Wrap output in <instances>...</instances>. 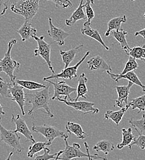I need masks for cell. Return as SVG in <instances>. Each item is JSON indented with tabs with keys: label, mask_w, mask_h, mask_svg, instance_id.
Listing matches in <instances>:
<instances>
[{
	"label": "cell",
	"mask_w": 145,
	"mask_h": 160,
	"mask_svg": "<svg viewBox=\"0 0 145 160\" xmlns=\"http://www.w3.org/2000/svg\"><path fill=\"white\" fill-rule=\"evenodd\" d=\"M49 87V85H47L46 88L39 91L25 94V102L32 105L31 108L28 112V115H32L36 111L43 109L44 112L49 117L53 118L54 117L49 105L50 99Z\"/></svg>",
	"instance_id": "cell-1"
},
{
	"label": "cell",
	"mask_w": 145,
	"mask_h": 160,
	"mask_svg": "<svg viewBox=\"0 0 145 160\" xmlns=\"http://www.w3.org/2000/svg\"><path fill=\"white\" fill-rule=\"evenodd\" d=\"M65 149L63 153L60 157L59 160H71L79 158H93V160H107V158L100 156L98 154L91 155L89 151V145L87 142H84V145L86 150V153H83L80 150V145L79 143H74L72 145H70L67 141V139H64Z\"/></svg>",
	"instance_id": "cell-2"
},
{
	"label": "cell",
	"mask_w": 145,
	"mask_h": 160,
	"mask_svg": "<svg viewBox=\"0 0 145 160\" xmlns=\"http://www.w3.org/2000/svg\"><path fill=\"white\" fill-rule=\"evenodd\" d=\"M39 4L40 0H17L11 6V10L30 22L39 11Z\"/></svg>",
	"instance_id": "cell-3"
},
{
	"label": "cell",
	"mask_w": 145,
	"mask_h": 160,
	"mask_svg": "<svg viewBox=\"0 0 145 160\" xmlns=\"http://www.w3.org/2000/svg\"><path fill=\"white\" fill-rule=\"evenodd\" d=\"M16 43V39H12L9 42L4 57L0 60V73L3 72L6 73L10 78L11 82H14L16 81V76L14 75V72L16 69H19L21 66L19 62L13 60L11 57L12 49Z\"/></svg>",
	"instance_id": "cell-4"
},
{
	"label": "cell",
	"mask_w": 145,
	"mask_h": 160,
	"mask_svg": "<svg viewBox=\"0 0 145 160\" xmlns=\"http://www.w3.org/2000/svg\"><path fill=\"white\" fill-rule=\"evenodd\" d=\"M0 137L1 141L4 142L13 148L14 151L21 153L23 150V147L21 142V137L14 131L8 130L3 127L0 117Z\"/></svg>",
	"instance_id": "cell-5"
},
{
	"label": "cell",
	"mask_w": 145,
	"mask_h": 160,
	"mask_svg": "<svg viewBox=\"0 0 145 160\" xmlns=\"http://www.w3.org/2000/svg\"><path fill=\"white\" fill-rule=\"evenodd\" d=\"M32 130L34 132L39 133L43 135L47 140L48 145H51L54 140L56 138L68 139L69 135L65 134L64 132L58 129L54 126L43 124L41 126H36L33 124Z\"/></svg>",
	"instance_id": "cell-6"
},
{
	"label": "cell",
	"mask_w": 145,
	"mask_h": 160,
	"mask_svg": "<svg viewBox=\"0 0 145 160\" xmlns=\"http://www.w3.org/2000/svg\"><path fill=\"white\" fill-rule=\"evenodd\" d=\"M44 37L41 36L40 37H35L34 39L37 42V48L34 51L35 56H40L42 58L46 63H47L49 69L52 72V74H55L54 70L51 64V61L50 59L51 57V44L46 42L44 40Z\"/></svg>",
	"instance_id": "cell-7"
},
{
	"label": "cell",
	"mask_w": 145,
	"mask_h": 160,
	"mask_svg": "<svg viewBox=\"0 0 145 160\" xmlns=\"http://www.w3.org/2000/svg\"><path fill=\"white\" fill-rule=\"evenodd\" d=\"M90 52L87 51L83 58L81 59L78 63H77L75 65L72 67H68L66 68H64L60 73L58 74H52L49 77H46L43 78V80L44 81H47L48 80H52V79H58V78H62V79H66V80H72L74 78L77 77V70L79 67L80 66V65L83 63L85 60L86 59V58L90 55Z\"/></svg>",
	"instance_id": "cell-8"
},
{
	"label": "cell",
	"mask_w": 145,
	"mask_h": 160,
	"mask_svg": "<svg viewBox=\"0 0 145 160\" xmlns=\"http://www.w3.org/2000/svg\"><path fill=\"white\" fill-rule=\"evenodd\" d=\"M49 83L51 84L54 87V95L52 97V100H54L58 99H60L61 97L64 96V99H67L69 98L70 101H73V99L70 98V94L72 92H74L77 91V89L75 88H72L68 85L64 81H51V80L47 81Z\"/></svg>",
	"instance_id": "cell-9"
},
{
	"label": "cell",
	"mask_w": 145,
	"mask_h": 160,
	"mask_svg": "<svg viewBox=\"0 0 145 160\" xmlns=\"http://www.w3.org/2000/svg\"><path fill=\"white\" fill-rule=\"evenodd\" d=\"M57 100L64 103L67 106L74 108L78 112H82L83 115L96 114L100 112L98 108L94 107L95 104L93 102L87 101H70L61 98L58 99Z\"/></svg>",
	"instance_id": "cell-10"
},
{
	"label": "cell",
	"mask_w": 145,
	"mask_h": 160,
	"mask_svg": "<svg viewBox=\"0 0 145 160\" xmlns=\"http://www.w3.org/2000/svg\"><path fill=\"white\" fill-rule=\"evenodd\" d=\"M11 82V81H10ZM10 92L11 95V100L16 102L20 107L22 115L25 116V112L24 110L25 103V96L23 91V88L18 84L16 81L11 82Z\"/></svg>",
	"instance_id": "cell-11"
},
{
	"label": "cell",
	"mask_w": 145,
	"mask_h": 160,
	"mask_svg": "<svg viewBox=\"0 0 145 160\" xmlns=\"http://www.w3.org/2000/svg\"><path fill=\"white\" fill-rule=\"evenodd\" d=\"M12 121L14 122L16 129L14 131L17 133H21L25 138L27 142H30L32 143H35V140L33 136L32 132L29 129L25 121L22 118L20 117V115H18L16 118L13 114L12 115Z\"/></svg>",
	"instance_id": "cell-12"
},
{
	"label": "cell",
	"mask_w": 145,
	"mask_h": 160,
	"mask_svg": "<svg viewBox=\"0 0 145 160\" xmlns=\"http://www.w3.org/2000/svg\"><path fill=\"white\" fill-rule=\"evenodd\" d=\"M49 28L48 30V36L52 38L53 41L56 42L59 46H62L65 44V40L69 36V34L63 30L61 28L55 27L53 23L52 19L48 18Z\"/></svg>",
	"instance_id": "cell-13"
},
{
	"label": "cell",
	"mask_w": 145,
	"mask_h": 160,
	"mask_svg": "<svg viewBox=\"0 0 145 160\" xmlns=\"http://www.w3.org/2000/svg\"><path fill=\"white\" fill-rule=\"evenodd\" d=\"M88 69L91 71H98L101 72H111L112 70L111 67L100 56H96L90 58L87 61Z\"/></svg>",
	"instance_id": "cell-14"
},
{
	"label": "cell",
	"mask_w": 145,
	"mask_h": 160,
	"mask_svg": "<svg viewBox=\"0 0 145 160\" xmlns=\"http://www.w3.org/2000/svg\"><path fill=\"white\" fill-rule=\"evenodd\" d=\"M108 74V75L112 79L114 80L116 82H118L119 81V80H122V79H126L128 80L129 81L132 82L133 84H136L140 87H141L142 88V91L143 92H145V86L142 82V81L138 78V76L137 75V74L134 72V71L133 72H128L124 75H121V74H114L111 73V72H106Z\"/></svg>",
	"instance_id": "cell-15"
},
{
	"label": "cell",
	"mask_w": 145,
	"mask_h": 160,
	"mask_svg": "<svg viewBox=\"0 0 145 160\" xmlns=\"http://www.w3.org/2000/svg\"><path fill=\"white\" fill-rule=\"evenodd\" d=\"M133 85V84L132 82L128 81L127 86H117L116 87V90L118 94V98L116 100V105L117 107L122 108L124 103H125V105H128L130 91Z\"/></svg>",
	"instance_id": "cell-16"
},
{
	"label": "cell",
	"mask_w": 145,
	"mask_h": 160,
	"mask_svg": "<svg viewBox=\"0 0 145 160\" xmlns=\"http://www.w3.org/2000/svg\"><path fill=\"white\" fill-rule=\"evenodd\" d=\"M17 32L21 36V40L23 42L31 38L34 39L37 34V29L32 27L30 21H25L20 28L17 30Z\"/></svg>",
	"instance_id": "cell-17"
},
{
	"label": "cell",
	"mask_w": 145,
	"mask_h": 160,
	"mask_svg": "<svg viewBox=\"0 0 145 160\" xmlns=\"http://www.w3.org/2000/svg\"><path fill=\"white\" fill-rule=\"evenodd\" d=\"M81 33L83 35L90 37L100 42L106 50H109V48L104 42L99 32L97 30L91 27V24H88L85 22L83 24V27L81 29Z\"/></svg>",
	"instance_id": "cell-18"
},
{
	"label": "cell",
	"mask_w": 145,
	"mask_h": 160,
	"mask_svg": "<svg viewBox=\"0 0 145 160\" xmlns=\"http://www.w3.org/2000/svg\"><path fill=\"white\" fill-rule=\"evenodd\" d=\"M83 1L80 0V4L77 8L74 11L70 18L65 20V25L68 27H72L73 26L77 21L81 20H85L86 19V15L84 12L83 8L84 5H83Z\"/></svg>",
	"instance_id": "cell-19"
},
{
	"label": "cell",
	"mask_w": 145,
	"mask_h": 160,
	"mask_svg": "<svg viewBox=\"0 0 145 160\" xmlns=\"http://www.w3.org/2000/svg\"><path fill=\"white\" fill-rule=\"evenodd\" d=\"M65 129L69 134H74L78 139L81 140H83L88 136V134L83 131L82 127L79 124L72 121H68L66 123Z\"/></svg>",
	"instance_id": "cell-20"
},
{
	"label": "cell",
	"mask_w": 145,
	"mask_h": 160,
	"mask_svg": "<svg viewBox=\"0 0 145 160\" xmlns=\"http://www.w3.org/2000/svg\"><path fill=\"white\" fill-rule=\"evenodd\" d=\"M83 46V44H80L78 46L67 51L62 50L60 51V55L61 56L62 62L64 63V68L69 67V65L75 59V56Z\"/></svg>",
	"instance_id": "cell-21"
},
{
	"label": "cell",
	"mask_w": 145,
	"mask_h": 160,
	"mask_svg": "<svg viewBox=\"0 0 145 160\" xmlns=\"http://www.w3.org/2000/svg\"><path fill=\"white\" fill-rule=\"evenodd\" d=\"M130 107L128 105H125V107H123L120 110L118 111L107 110L104 114V118L107 120H111L117 126H119V123L122 120L125 112Z\"/></svg>",
	"instance_id": "cell-22"
},
{
	"label": "cell",
	"mask_w": 145,
	"mask_h": 160,
	"mask_svg": "<svg viewBox=\"0 0 145 160\" xmlns=\"http://www.w3.org/2000/svg\"><path fill=\"white\" fill-rule=\"evenodd\" d=\"M78 85L77 88V96L76 99L74 101H78L79 99L82 98L83 99H86V94L88 93V88H87V82L88 78L86 77L85 73H82L78 78Z\"/></svg>",
	"instance_id": "cell-23"
},
{
	"label": "cell",
	"mask_w": 145,
	"mask_h": 160,
	"mask_svg": "<svg viewBox=\"0 0 145 160\" xmlns=\"http://www.w3.org/2000/svg\"><path fill=\"white\" fill-rule=\"evenodd\" d=\"M127 34L128 32L125 31L122 28L117 30H113L111 33V35L113 37V38L117 40L119 43L121 48L124 50L125 52H127L130 48L128 44L126 38Z\"/></svg>",
	"instance_id": "cell-24"
},
{
	"label": "cell",
	"mask_w": 145,
	"mask_h": 160,
	"mask_svg": "<svg viewBox=\"0 0 145 160\" xmlns=\"http://www.w3.org/2000/svg\"><path fill=\"white\" fill-rule=\"evenodd\" d=\"M127 17L125 15L120 17L114 18L111 20H109L107 24V30L104 34L105 37H108L109 36H110L111 32L113 30H117L121 29V25L122 23L127 22Z\"/></svg>",
	"instance_id": "cell-25"
},
{
	"label": "cell",
	"mask_w": 145,
	"mask_h": 160,
	"mask_svg": "<svg viewBox=\"0 0 145 160\" xmlns=\"http://www.w3.org/2000/svg\"><path fill=\"white\" fill-rule=\"evenodd\" d=\"M122 142L117 144V148L119 150L122 149L125 147L129 146L136 139V136L133 134L131 128H128V129H122Z\"/></svg>",
	"instance_id": "cell-26"
},
{
	"label": "cell",
	"mask_w": 145,
	"mask_h": 160,
	"mask_svg": "<svg viewBox=\"0 0 145 160\" xmlns=\"http://www.w3.org/2000/svg\"><path fill=\"white\" fill-rule=\"evenodd\" d=\"M115 148V146L113 143L107 140L99 141L93 147V149L96 152H102L105 155H107L109 153L112 152Z\"/></svg>",
	"instance_id": "cell-27"
},
{
	"label": "cell",
	"mask_w": 145,
	"mask_h": 160,
	"mask_svg": "<svg viewBox=\"0 0 145 160\" xmlns=\"http://www.w3.org/2000/svg\"><path fill=\"white\" fill-rule=\"evenodd\" d=\"M128 56H130L135 59L145 61V44L143 46H135L132 48H130L128 51L125 52Z\"/></svg>",
	"instance_id": "cell-28"
},
{
	"label": "cell",
	"mask_w": 145,
	"mask_h": 160,
	"mask_svg": "<svg viewBox=\"0 0 145 160\" xmlns=\"http://www.w3.org/2000/svg\"><path fill=\"white\" fill-rule=\"evenodd\" d=\"M16 82L22 86L23 88H25L30 91H35L38 89H42L46 88V85L41 83L37 82L34 81H26V80H16Z\"/></svg>",
	"instance_id": "cell-29"
},
{
	"label": "cell",
	"mask_w": 145,
	"mask_h": 160,
	"mask_svg": "<svg viewBox=\"0 0 145 160\" xmlns=\"http://www.w3.org/2000/svg\"><path fill=\"white\" fill-rule=\"evenodd\" d=\"M128 105L130 107H132L133 110L138 109V113L144 112L145 111V94L142 96L132 99Z\"/></svg>",
	"instance_id": "cell-30"
},
{
	"label": "cell",
	"mask_w": 145,
	"mask_h": 160,
	"mask_svg": "<svg viewBox=\"0 0 145 160\" xmlns=\"http://www.w3.org/2000/svg\"><path fill=\"white\" fill-rule=\"evenodd\" d=\"M47 146H49L47 142H38L34 143L32 146L28 148V151L27 152L28 158H33L35 154L44 150Z\"/></svg>",
	"instance_id": "cell-31"
},
{
	"label": "cell",
	"mask_w": 145,
	"mask_h": 160,
	"mask_svg": "<svg viewBox=\"0 0 145 160\" xmlns=\"http://www.w3.org/2000/svg\"><path fill=\"white\" fill-rule=\"evenodd\" d=\"M128 122L133 126L135 129L138 133V134H143L145 132V114L142 115V118L140 120L131 119L128 121Z\"/></svg>",
	"instance_id": "cell-32"
},
{
	"label": "cell",
	"mask_w": 145,
	"mask_h": 160,
	"mask_svg": "<svg viewBox=\"0 0 145 160\" xmlns=\"http://www.w3.org/2000/svg\"><path fill=\"white\" fill-rule=\"evenodd\" d=\"M138 64L136 59L129 56L128 59L125 65L123 70L121 72V73L120 74L124 75L128 72H133V71L137 70L138 68Z\"/></svg>",
	"instance_id": "cell-33"
},
{
	"label": "cell",
	"mask_w": 145,
	"mask_h": 160,
	"mask_svg": "<svg viewBox=\"0 0 145 160\" xmlns=\"http://www.w3.org/2000/svg\"><path fill=\"white\" fill-rule=\"evenodd\" d=\"M11 82H7L0 77V94L3 98H11L10 92Z\"/></svg>",
	"instance_id": "cell-34"
},
{
	"label": "cell",
	"mask_w": 145,
	"mask_h": 160,
	"mask_svg": "<svg viewBox=\"0 0 145 160\" xmlns=\"http://www.w3.org/2000/svg\"><path fill=\"white\" fill-rule=\"evenodd\" d=\"M84 7L85 8L86 17L87 18V21L86 22V23L88 24H91V21L94 19L95 14L91 6L90 0H86V3L84 4Z\"/></svg>",
	"instance_id": "cell-35"
},
{
	"label": "cell",
	"mask_w": 145,
	"mask_h": 160,
	"mask_svg": "<svg viewBox=\"0 0 145 160\" xmlns=\"http://www.w3.org/2000/svg\"><path fill=\"white\" fill-rule=\"evenodd\" d=\"M136 145L141 150H145V135L139 134V136L128 146L130 150L132 149V147Z\"/></svg>",
	"instance_id": "cell-36"
},
{
	"label": "cell",
	"mask_w": 145,
	"mask_h": 160,
	"mask_svg": "<svg viewBox=\"0 0 145 160\" xmlns=\"http://www.w3.org/2000/svg\"><path fill=\"white\" fill-rule=\"evenodd\" d=\"M49 152H50L49 148H48V147H46L44 149V153L42 155H37L34 160H54L56 158L58 153L50 155Z\"/></svg>",
	"instance_id": "cell-37"
},
{
	"label": "cell",
	"mask_w": 145,
	"mask_h": 160,
	"mask_svg": "<svg viewBox=\"0 0 145 160\" xmlns=\"http://www.w3.org/2000/svg\"><path fill=\"white\" fill-rule=\"evenodd\" d=\"M53 1L55 5L56 8H62L65 9L69 7H72V4L70 0H47Z\"/></svg>",
	"instance_id": "cell-38"
},
{
	"label": "cell",
	"mask_w": 145,
	"mask_h": 160,
	"mask_svg": "<svg viewBox=\"0 0 145 160\" xmlns=\"http://www.w3.org/2000/svg\"><path fill=\"white\" fill-rule=\"evenodd\" d=\"M9 0H0V18L4 16L8 9Z\"/></svg>",
	"instance_id": "cell-39"
},
{
	"label": "cell",
	"mask_w": 145,
	"mask_h": 160,
	"mask_svg": "<svg viewBox=\"0 0 145 160\" xmlns=\"http://www.w3.org/2000/svg\"><path fill=\"white\" fill-rule=\"evenodd\" d=\"M134 36H135V37H138V36H141V37H143V39H145V28H143V29H142V30H140V31H138V32H135Z\"/></svg>",
	"instance_id": "cell-40"
},
{
	"label": "cell",
	"mask_w": 145,
	"mask_h": 160,
	"mask_svg": "<svg viewBox=\"0 0 145 160\" xmlns=\"http://www.w3.org/2000/svg\"><path fill=\"white\" fill-rule=\"evenodd\" d=\"M0 115H5V112L4 111V108L0 103Z\"/></svg>",
	"instance_id": "cell-41"
},
{
	"label": "cell",
	"mask_w": 145,
	"mask_h": 160,
	"mask_svg": "<svg viewBox=\"0 0 145 160\" xmlns=\"http://www.w3.org/2000/svg\"><path fill=\"white\" fill-rule=\"evenodd\" d=\"M62 153H63V150H62V151H60L59 152H58V155H57V156H56V158L54 160H59V158H60V157L61 155V154H62Z\"/></svg>",
	"instance_id": "cell-42"
},
{
	"label": "cell",
	"mask_w": 145,
	"mask_h": 160,
	"mask_svg": "<svg viewBox=\"0 0 145 160\" xmlns=\"http://www.w3.org/2000/svg\"><path fill=\"white\" fill-rule=\"evenodd\" d=\"M13 153H14V152H11V153H9V155L8 157L6 158V160H11V158H12V156L13 155Z\"/></svg>",
	"instance_id": "cell-43"
},
{
	"label": "cell",
	"mask_w": 145,
	"mask_h": 160,
	"mask_svg": "<svg viewBox=\"0 0 145 160\" xmlns=\"http://www.w3.org/2000/svg\"><path fill=\"white\" fill-rule=\"evenodd\" d=\"M95 0H90V2H91V4H95Z\"/></svg>",
	"instance_id": "cell-44"
},
{
	"label": "cell",
	"mask_w": 145,
	"mask_h": 160,
	"mask_svg": "<svg viewBox=\"0 0 145 160\" xmlns=\"http://www.w3.org/2000/svg\"><path fill=\"white\" fill-rule=\"evenodd\" d=\"M88 160H93V159L91 158H88Z\"/></svg>",
	"instance_id": "cell-45"
},
{
	"label": "cell",
	"mask_w": 145,
	"mask_h": 160,
	"mask_svg": "<svg viewBox=\"0 0 145 160\" xmlns=\"http://www.w3.org/2000/svg\"><path fill=\"white\" fill-rule=\"evenodd\" d=\"M137 1V0H131V1H132V2L133 1Z\"/></svg>",
	"instance_id": "cell-46"
},
{
	"label": "cell",
	"mask_w": 145,
	"mask_h": 160,
	"mask_svg": "<svg viewBox=\"0 0 145 160\" xmlns=\"http://www.w3.org/2000/svg\"><path fill=\"white\" fill-rule=\"evenodd\" d=\"M144 18H145V14H144Z\"/></svg>",
	"instance_id": "cell-47"
},
{
	"label": "cell",
	"mask_w": 145,
	"mask_h": 160,
	"mask_svg": "<svg viewBox=\"0 0 145 160\" xmlns=\"http://www.w3.org/2000/svg\"></svg>",
	"instance_id": "cell-48"
},
{
	"label": "cell",
	"mask_w": 145,
	"mask_h": 160,
	"mask_svg": "<svg viewBox=\"0 0 145 160\" xmlns=\"http://www.w3.org/2000/svg\"></svg>",
	"instance_id": "cell-49"
}]
</instances>
